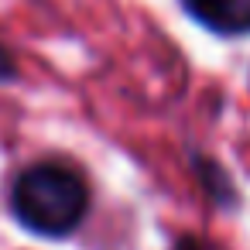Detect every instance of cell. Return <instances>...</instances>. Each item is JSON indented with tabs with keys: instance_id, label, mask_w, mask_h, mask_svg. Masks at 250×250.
Segmentation results:
<instances>
[{
	"instance_id": "cell-4",
	"label": "cell",
	"mask_w": 250,
	"mask_h": 250,
	"mask_svg": "<svg viewBox=\"0 0 250 250\" xmlns=\"http://www.w3.org/2000/svg\"><path fill=\"white\" fill-rule=\"evenodd\" d=\"M14 79H18V62L4 45H0V83H14Z\"/></svg>"
},
{
	"instance_id": "cell-1",
	"label": "cell",
	"mask_w": 250,
	"mask_h": 250,
	"mask_svg": "<svg viewBox=\"0 0 250 250\" xmlns=\"http://www.w3.org/2000/svg\"><path fill=\"white\" fill-rule=\"evenodd\" d=\"M89 209V188L83 175L59 161H42L24 168L11 185L14 219L38 236L72 233Z\"/></svg>"
},
{
	"instance_id": "cell-3",
	"label": "cell",
	"mask_w": 250,
	"mask_h": 250,
	"mask_svg": "<svg viewBox=\"0 0 250 250\" xmlns=\"http://www.w3.org/2000/svg\"><path fill=\"white\" fill-rule=\"evenodd\" d=\"M192 165H195V175H199V182H202L206 195H209L216 206L233 209V206H236V188H233V178L226 175V168H223V165H216V161H212V158H206V154H199Z\"/></svg>"
},
{
	"instance_id": "cell-5",
	"label": "cell",
	"mask_w": 250,
	"mask_h": 250,
	"mask_svg": "<svg viewBox=\"0 0 250 250\" xmlns=\"http://www.w3.org/2000/svg\"><path fill=\"white\" fill-rule=\"evenodd\" d=\"M175 250H216V247L206 243V240H199V236H182V240L175 243Z\"/></svg>"
},
{
	"instance_id": "cell-2",
	"label": "cell",
	"mask_w": 250,
	"mask_h": 250,
	"mask_svg": "<svg viewBox=\"0 0 250 250\" xmlns=\"http://www.w3.org/2000/svg\"><path fill=\"white\" fill-rule=\"evenodd\" d=\"M182 11L216 35H250V0H178Z\"/></svg>"
}]
</instances>
